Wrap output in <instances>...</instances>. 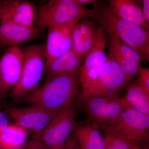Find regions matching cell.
<instances>
[{
  "label": "cell",
  "instance_id": "8fae6325",
  "mask_svg": "<svg viewBox=\"0 0 149 149\" xmlns=\"http://www.w3.org/2000/svg\"><path fill=\"white\" fill-rule=\"evenodd\" d=\"M24 60L23 51L17 46L9 47L0 58V77L7 93L19 81Z\"/></svg>",
  "mask_w": 149,
  "mask_h": 149
},
{
  "label": "cell",
  "instance_id": "484cf974",
  "mask_svg": "<svg viewBox=\"0 0 149 149\" xmlns=\"http://www.w3.org/2000/svg\"><path fill=\"white\" fill-rule=\"evenodd\" d=\"M21 149H47V148L41 141L32 139Z\"/></svg>",
  "mask_w": 149,
  "mask_h": 149
},
{
  "label": "cell",
  "instance_id": "6da1fadb",
  "mask_svg": "<svg viewBox=\"0 0 149 149\" xmlns=\"http://www.w3.org/2000/svg\"><path fill=\"white\" fill-rule=\"evenodd\" d=\"M80 68L46 80L42 86L28 93L17 103L34 105L58 112L74 101L79 85Z\"/></svg>",
  "mask_w": 149,
  "mask_h": 149
},
{
  "label": "cell",
  "instance_id": "cb8c5ba5",
  "mask_svg": "<svg viewBox=\"0 0 149 149\" xmlns=\"http://www.w3.org/2000/svg\"><path fill=\"white\" fill-rule=\"evenodd\" d=\"M71 37L72 49L84 60L85 58V44L77 24L73 27Z\"/></svg>",
  "mask_w": 149,
  "mask_h": 149
},
{
  "label": "cell",
  "instance_id": "9c48e42d",
  "mask_svg": "<svg viewBox=\"0 0 149 149\" xmlns=\"http://www.w3.org/2000/svg\"><path fill=\"white\" fill-rule=\"evenodd\" d=\"M89 116L91 124L103 129L108 123L117 118L125 109L122 98H104L91 96L80 99Z\"/></svg>",
  "mask_w": 149,
  "mask_h": 149
},
{
  "label": "cell",
  "instance_id": "3957f363",
  "mask_svg": "<svg viewBox=\"0 0 149 149\" xmlns=\"http://www.w3.org/2000/svg\"><path fill=\"white\" fill-rule=\"evenodd\" d=\"M96 17L100 25L109 35L122 42L149 61V32L140 25L125 21L115 15L107 8L100 7Z\"/></svg>",
  "mask_w": 149,
  "mask_h": 149
},
{
  "label": "cell",
  "instance_id": "7a4b0ae2",
  "mask_svg": "<svg viewBox=\"0 0 149 149\" xmlns=\"http://www.w3.org/2000/svg\"><path fill=\"white\" fill-rule=\"evenodd\" d=\"M97 14V10L80 6L74 0H52L37 11L34 26L40 29L72 27L82 19L95 18Z\"/></svg>",
  "mask_w": 149,
  "mask_h": 149
},
{
  "label": "cell",
  "instance_id": "ac0fdd59",
  "mask_svg": "<svg viewBox=\"0 0 149 149\" xmlns=\"http://www.w3.org/2000/svg\"><path fill=\"white\" fill-rule=\"evenodd\" d=\"M27 130L17 125H9L0 130L2 149H21L27 143Z\"/></svg>",
  "mask_w": 149,
  "mask_h": 149
},
{
  "label": "cell",
  "instance_id": "83f0119b",
  "mask_svg": "<svg viewBox=\"0 0 149 149\" xmlns=\"http://www.w3.org/2000/svg\"><path fill=\"white\" fill-rule=\"evenodd\" d=\"M145 19L149 23V1H143V9L142 10Z\"/></svg>",
  "mask_w": 149,
  "mask_h": 149
},
{
  "label": "cell",
  "instance_id": "f1b7e54d",
  "mask_svg": "<svg viewBox=\"0 0 149 149\" xmlns=\"http://www.w3.org/2000/svg\"><path fill=\"white\" fill-rule=\"evenodd\" d=\"M9 125V120L5 113L0 111V130Z\"/></svg>",
  "mask_w": 149,
  "mask_h": 149
},
{
  "label": "cell",
  "instance_id": "d4e9b609",
  "mask_svg": "<svg viewBox=\"0 0 149 149\" xmlns=\"http://www.w3.org/2000/svg\"><path fill=\"white\" fill-rule=\"evenodd\" d=\"M138 71L139 76L137 83L149 94V68H144L140 63L139 65Z\"/></svg>",
  "mask_w": 149,
  "mask_h": 149
},
{
  "label": "cell",
  "instance_id": "ffe728a7",
  "mask_svg": "<svg viewBox=\"0 0 149 149\" xmlns=\"http://www.w3.org/2000/svg\"><path fill=\"white\" fill-rule=\"evenodd\" d=\"M109 49L115 51L129 61L141 63L142 58L140 54L127 45L117 37L109 35Z\"/></svg>",
  "mask_w": 149,
  "mask_h": 149
},
{
  "label": "cell",
  "instance_id": "7402d4cb",
  "mask_svg": "<svg viewBox=\"0 0 149 149\" xmlns=\"http://www.w3.org/2000/svg\"><path fill=\"white\" fill-rule=\"evenodd\" d=\"M104 149H138L139 142L103 134Z\"/></svg>",
  "mask_w": 149,
  "mask_h": 149
},
{
  "label": "cell",
  "instance_id": "1f68e13d",
  "mask_svg": "<svg viewBox=\"0 0 149 149\" xmlns=\"http://www.w3.org/2000/svg\"><path fill=\"white\" fill-rule=\"evenodd\" d=\"M139 149H149V147L148 145L145 146L144 145V144H143V145H140L139 144Z\"/></svg>",
  "mask_w": 149,
  "mask_h": 149
},
{
  "label": "cell",
  "instance_id": "4316f807",
  "mask_svg": "<svg viewBox=\"0 0 149 149\" xmlns=\"http://www.w3.org/2000/svg\"><path fill=\"white\" fill-rule=\"evenodd\" d=\"M62 149H80L76 140L70 135Z\"/></svg>",
  "mask_w": 149,
  "mask_h": 149
},
{
  "label": "cell",
  "instance_id": "2e32d148",
  "mask_svg": "<svg viewBox=\"0 0 149 149\" xmlns=\"http://www.w3.org/2000/svg\"><path fill=\"white\" fill-rule=\"evenodd\" d=\"M72 136L76 140L80 149H104L105 140L100 130L85 123L74 125Z\"/></svg>",
  "mask_w": 149,
  "mask_h": 149
},
{
  "label": "cell",
  "instance_id": "277c9868",
  "mask_svg": "<svg viewBox=\"0 0 149 149\" xmlns=\"http://www.w3.org/2000/svg\"><path fill=\"white\" fill-rule=\"evenodd\" d=\"M45 47L46 43H42L22 49L24 60L21 77L9 94L14 102L17 103L23 97L37 88L44 73Z\"/></svg>",
  "mask_w": 149,
  "mask_h": 149
},
{
  "label": "cell",
  "instance_id": "d6a6232c",
  "mask_svg": "<svg viewBox=\"0 0 149 149\" xmlns=\"http://www.w3.org/2000/svg\"><path fill=\"white\" fill-rule=\"evenodd\" d=\"M0 149H2L1 148V147H0Z\"/></svg>",
  "mask_w": 149,
  "mask_h": 149
},
{
  "label": "cell",
  "instance_id": "ba28073f",
  "mask_svg": "<svg viewBox=\"0 0 149 149\" xmlns=\"http://www.w3.org/2000/svg\"><path fill=\"white\" fill-rule=\"evenodd\" d=\"M107 58L97 81L85 98L91 96L104 98L119 97L123 88L131 80L109 53Z\"/></svg>",
  "mask_w": 149,
  "mask_h": 149
},
{
  "label": "cell",
  "instance_id": "f546056e",
  "mask_svg": "<svg viewBox=\"0 0 149 149\" xmlns=\"http://www.w3.org/2000/svg\"><path fill=\"white\" fill-rule=\"evenodd\" d=\"M74 1L78 4L82 6L90 4H95L98 2V1L96 0H74Z\"/></svg>",
  "mask_w": 149,
  "mask_h": 149
},
{
  "label": "cell",
  "instance_id": "603a6c76",
  "mask_svg": "<svg viewBox=\"0 0 149 149\" xmlns=\"http://www.w3.org/2000/svg\"><path fill=\"white\" fill-rule=\"evenodd\" d=\"M109 53L120 65L126 76L130 79H132L138 71L139 63L129 61L112 50L109 49Z\"/></svg>",
  "mask_w": 149,
  "mask_h": 149
},
{
  "label": "cell",
  "instance_id": "836d02e7",
  "mask_svg": "<svg viewBox=\"0 0 149 149\" xmlns=\"http://www.w3.org/2000/svg\"><path fill=\"white\" fill-rule=\"evenodd\" d=\"M47 149H51L48 148H47Z\"/></svg>",
  "mask_w": 149,
  "mask_h": 149
},
{
  "label": "cell",
  "instance_id": "30bf717a",
  "mask_svg": "<svg viewBox=\"0 0 149 149\" xmlns=\"http://www.w3.org/2000/svg\"><path fill=\"white\" fill-rule=\"evenodd\" d=\"M4 113L15 121L17 125L35 133L46 128L57 113L34 105L8 108Z\"/></svg>",
  "mask_w": 149,
  "mask_h": 149
},
{
  "label": "cell",
  "instance_id": "5b68a950",
  "mask_svg": "<svg viewBox=\"0 0 149 149\" xmlns=\"http://www.w3.org/2000/svg\"><path fill=\"white\" fill-rule=\"evenodd\" d=\"M149 128V115L130 109H124L102 130L103 134L139 142L148 135Z\"/></svg>",
  "mask_w": 149,
  "mask_h": 149
},
{
  "label": "cell",
  "instance_id": "5bb4252c",
  "mask_svg": "<svg viewBox=\"0 0 149 149\" xmlns=\"http://www.w3.org/2000/svg\"><path fill=\"white\" fill-rule=\"evenodd\" d=\"M74 26L48 28L45 67L72 49L71 35Z\"/></svg>",
  "mask_w": 149,
  "mask_h": 149
},
{
  "label": "cell",
  "instance_id": "e0dca14e",
  "mask_svg": "<svg viewBox=\"0 0 149 149\" xmlns=\"http://www.w3.org/2000/svg\"><path fill=\"white\" fill-rule=\"evenodd\" d=\"M126 94L122 98L125 109H130L149 115V94L138 83L126 88Z\"/></svg>",
  "mask_w": 149,
  "mask_h": 149
},
{
  "label": "cell",
  "instance_id": "9a60e30c",
  "mask_svg": "<svg viewBox=\"0 0 149 149\" xmlns=\"http://www.w3.org/2000/svg\"><path fill=\"white\" fill-rule=\"evenodd\" d=\"M107 8L110 12L125 21L140 25L147 31L149 23L147 22L142 10L133 0H110Z\"/></svg>",
  "mask_w": 149,
  "mask_h": 149
},
{
  "label": "cell",
  "instance_id": "7c38bea8",
  "mask_svg": "<svg viewBox=\"0 0 149 149\" xmlns=\"http://www.w3.org/2000/svg\"><path fill=\"white\" fill-rule=\"evenodd\" d=\"M0 24V47H13L41 37L44 29L29 27L2 20Z\"/></svg>",
  "mask_w": 149,
  "mask_h": 149
},
{
  "label": "cell",
  "instance_id": "44dd1931",
  "mask_svg": "<svg viewBox=\"0 0 149 149\" xmlns=\"http://www.w3.org/2000/svg\"><path fill=\"white\" fill-rule=\"evenodd\" d=\"M85 44V57L91 52L95 42L97 29L95 21H91L87 19L77 23Z\"/></svg>",
  "mask_w": 149,
  "mask_h": 149
},
{
  "label": "cell",
  "instance_id": "4fadbf2b",
  "mask_svg": "<svg viewBox=\"0 0 149 149\" xmlns=\"http://www.w3.org/2000/svg\"><path fill=\"white\" fill-rule=\"evenodd\" d=\"M37 7L27 1H6L1 2L2 20H8L22 26L33 27Z\"/></svg>",
  "mask_w": 149,
  "mask_h": 149
},
{
  "label": "cell",
  "instance_id": "4dcf8cb0",
  "mask_svg": "<svg viewBox=\"0 0 149 149\" xmlns=\"http://www.w3.org/2000/svg\"><path fill=\"white\" fill-rule=\"evenodd\" d=\"M5 90L4 87L3 85L2 81L0 77V102L2 99L4 98L7 94Z\"/></svg>",
  "mask_w": 149,
  "mask_h": 149
},
{
  "label": "cell",
  "instance_id": "52a82bcc",
  "mask_svg": "<svg viewBox=\"0 0 149 149\" xmlns=\"http://www.w3.org/2000/svg\"><path fill=\"white\" fill-rule=\"evenodd\" d=\"M106 37L101 26L98 27L97 34L93 48L85 59L80 68L79 85L82 87L80 99L85 98L97 81L103 67L107 60L105 53Z\"/></svg>",
  "mask_w": 149,
  "mask_h": 149
},
{
  "label": "cell",
  "instance_id": "d6986e66",
  "mask_svg": "<svg viewBox=\"0 0 149 149\" xmlns=\"http://www.w3.org/2000/svg\"><path fill=\"white\" fill-rule=\"evenodd\" d=\"M76 55L77 54L71 49L56 58L48 66L45 67L44 74L45 76L46 80L58 74L68 72V62Z\"/></svg>",
  "mask_w": 149,
  "mask_h": 149
},
{
  "label": "cell",
  "instance_id": "8992f818",
  "mask_svg": "<svg viewBox=\"0 0 149 149\" xmlns=\"http://www.w3.org/2000/svg\"><path fill=\"white\" fill-rule=\"evenodd\" d=\"M74 118L72 102L60 110L46 128L34 133L32 139L41 141L48 148L62 149L75 125Z\"/></svg>",
  "mask_w": 149,
  "mask_h": 149
}]
</instances>
